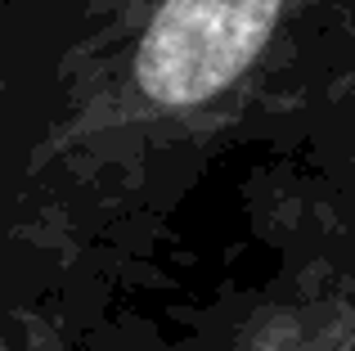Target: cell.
<instances>
[{"label":"cell","mask_w":355,"mask_h":351,"mask_svg":"<svg viewBox=\"0 0 355 351\" xmlns=\"http://www.w3.org/2000/svg\"><path fill=\"white\" fill-rule=\"evenodd\" d=\"M279 0H166L139 45V86L166 108L216 95L275 27Z\"/></svg>","instance_id":"6da1fadb"}]
</instances>
